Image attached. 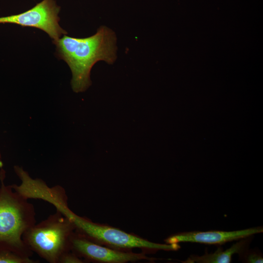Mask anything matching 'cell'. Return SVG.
I'll return each instance as SVG.
<instances>
[{
    "label": "cell",
    "instance_id": "7a4b0ae2",
    "mask_svg": "<svg viewBox=\"0 0 263 263\" xmlns=\"http://www.w3.org/2000/svg\"><path fill=\"white\" fill-rule=\"evenodd\" d=\"M0 252L9 251L31 258L33 252L22 240L24 233L36 223L34 205L4 183L0 163Z\"/></svg>",
    "mask_w": 263,
    "mask_h": 263
},
{
    "label": "cell",
    "instance_id": "7c38bea8",
    "mask_svg": "<svg viewBox=\"0 0 263 263\" xmlns=\"http://www.w3.org/2000/svg\"><path fill=\"white\" fill-rule=\"evenodd\" d=\"M86 261L72 251L65 253L60 258L59 263H84Z\"/></svg>",
    "mask_w": 263,
    "mask_h": 263
},
{
    "label": "cell",
    "instance_id": "8fae6325",
    "mask_svg": "<svg viewBox=\"0 0 263 263\" xmlns=\"http://www.w3.org/2000/svg\"><path fill=\"white\" fill-rule=\"evenodd\" d=\"M239 255V260L245 263H262L263 255L260 249L257 248L244 250Z\"/></svg>",
    "mask_w": 263,
    "mask_h": 263
},
{
    "label": "cell",
    "instance_id": "30bf717a",
    "mask_svg": "<svg viewBox=\"0 0 263 263\" xmlns=\"http://www.w3.org/2000/svg\"><path fill=\"white\" fill-rule=\"evenodd\" d=\"M39 260L21 256L9 251L0 252V263H38Z\"/></svg>",
    "mask_w": 263,
    "mask_h": 263
},
{
    "label": "cell",
    "instance_id": "8992f818",
    "mask_svg": "<svg viewBox=\"0 0 263 263\" xmlns=\"http://www.w3.org/2000/svg\"><path fill=\"white\" fill-rule=\"evenodd\" d=\"M70 250L86 263H125L155 260L147 256L144 252L136 253L120 250L98 244L75 231L71 239Z\"/></svg>",
    "mask_w": 263,
    "mask_h": 263
},
{
    "label": "cell",
    "instance_id": "9c48e42d",
    "mask_svg": "<svg viewBox=\"0 0 263 263\" xmlns=\"http://www.w3.org/2000/svg\"><path fill=\"white\" fill-rule=\"evenodd\" d=\"M253 235L245 237L233 244L230 247L224 250L221 246L218 247L217 250L213 253H208L207 250L202 256L197 255H190L185 263H230L234 254L239 255L246 249L249 248V245L253 239Z\"/></svg>",
    "mask_w": 263,
    "mask_h": 263
},
{
    "label": "cell",
    "instance_id": "3957f363",
    "mask_svg": "<svg viewBox=\"0 0 263 263\" xmlns=\"http://www.w3.org/2000/svg\"><path fill=\"white\" fill-rule=\"evenodd\" d=\"M75 231L72 220L56 210L28 228L22 240L33 253L47 262L59 263L61 257L70 251L71 239Z\"/></svg>",
    "mask_w": 263,
    "mask_h": 263
},
{
    "label": "cell",
    "instance_id": "5b68a950",
    "mask_svg": "<svg viewBox=\"0 0 263 263\" xmlns=\"http://www.w3.org/2000/svg\"><path fill=\"white\" fill-rule=\"evenodd\" d=\"M60 9L55 0H43L23 13L0 17V23H12L39 29L46 33L54 41L61 35L67 34L58 23Z\"/></svg>",
    "mask_w": 263,
    "mask_h": 263
},
{
    "label": "cell",
    "instance_id": "6da1fadb",
    "mask_svg": "<svg viewBox=\"0 0 263 263\" xmlns=\"http://www.w3.org/2000/svg\"><path fill=\"white\" fill-rule=\"evenodd\" d=\"M56 55L69 66L72 78L71 84L75 93L86 91L91 85L90 75L94 64L104 61L112 64L116 59L115 33L105 26H100L94 35L76 38L66 35L53 41Z\"/></svg>",
    "mask_w": 263,
    "mask_h": 263
},
{
    "label": "cell",
    "instance_id": "ba28073f",
    "mask_svg": "<svg viewBox=\"0 0 263 263\" xmlns=\"http://www.w3.org/2000/svg\"><path fill=\"white\" fill-rule=\"evenodd\" d=\"M263 232L262 226L235 231L210 230L183 232L170 235L165 240L166 244L190 242L221 245Z\"/></svg>",
    "mask_w": 263,
    "mask_h": 263
},
{
    "label": "cell",
    "instance_id": "277c9868",
    "mask_svg": "<svg viewBox=\"0 0 263 263\" xmlns=\"http://www.w3.org/2000/svg\"><path fill=\"white\" fill-rule=\"evenodd\" d=\"M64 215L72 220L75 231L96 243L114 249L129 251L139 248L145 253L159 250L176 251L180 248L179 244L155 243L118 228L94 223L70 209Z\"/></svg>",
    "mask_w": 263,
    "mask_h": 263
},
{
    "label": "cell",
    "instance_id": "52a82bcc",
    "mask_svg": "<svg viewBox=\"0 0 263 263\" xmlns=\"http://www.w3.org/2000/svg\"><path fill=\"white\" fill-rule=\"evenodd\" d=\"M20 179L19 185H11L12 188L26 199H41L52 204L56 208L68 206V197L63 188L60 186L49 187L39 179H33L22 168L14 167Z\"/></svg>",
    "mask_w": 263,
    "mask_h": 263
}]
</instances>
